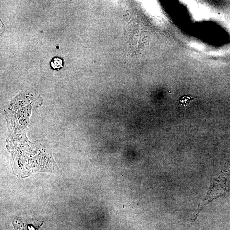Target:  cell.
Here are the masks:
<instances>
[{
  "instance_id": "obj_1",
  "label": "cell",
  "mask_w": 230,
  "mask_h": 230,
  "mask_svg": "<svg viewBox=\"0 0 230 230\" xmlns=\"http://www.w3.org/2000/svg\"><path fill=\"white\" fill-rule=\"evenodd\" d=\"M51 65L52 68L54 69L59 70L63 67V60L60 58L55 57L53 59L51 62Z\"/></svg>"
},
{
  "instance_id": "obj_2",
  "label": "cell",
  "mask_w": 230,
  "mask_h": 230,
  "mask_svg": "<svg viewBox=\"0 0 230 230\" xmlns=\"http://www.w3.org/2000/svg\"><path fill=\"white\" fill-rule=\"evenodd\" d=\"M194 98L190 96H184L180 98L179 102L183 106L187 107L190 104V102Z\"/></svg>"
}]
</instances>
